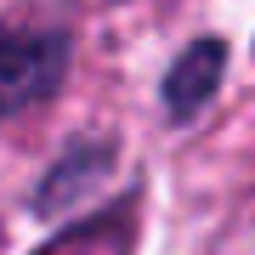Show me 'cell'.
Wrapping results in <instances>:
<instances>
[{
    "instance_id": "4",
    "label": "cell",
    "mask_w": 255,
    "mask_h": 255,
    "mask_svg": "<svg viewBox=\"0 0 255 255\" xmlns=\"http://www.w3.org/2000/svg\"><path fill=\"white\" fill-rule=\"evenodd\" d=\"M40 255H130V227H125V210H108L91 227H68L57 233Z\"/></svg>"
},
{
    "instance_id": "3",
    "label": "cell",
    "mask_w": 255,
    "mask_h": 255,
    "mask_svg": "<svg viewBox=\"0 0 255 255\" xmlns=\"http://www.w3.org/2000/svg\"><path fill=\"white\" fill-rule=\"evenodd\" d=\"M108 159H114V147H91V153H85V142H80V147H74V153L46 176L51 187H40V210H46V216H63V210L91 187V176L108 170Z\"/></svg>"
},
{
    "instance_id": "2",
    "label": "cell",
    "mask_w": 255,
    "mask_h": 255,
    "mask_svg": "<svg viewBox=\"0 0 255 255\" xmlns=\"http://www.w3.org/2000/svg\"><path fill=\"white\" fill-rule=\"evenodd\" d=\"M221 68H227V46H221V40H193V46L176 57V68L164 74V108L176 119H193L210 97H216Z\"/></svg>"
},
{
    "instance_id": "1",
    "label": "cell",
    "mask_w": 255,
    "mask_h": 255,
    "mask_svg": "<svg viewBox=\"0 0 255 255\" xmlns=\"http://www.w3.org/2000/svg\"><path fill=\"white\" fill-rule=\"evenodd\" d=\"M63 68H68V40L63 34L0 23V119L40 102L63 80Z\"/></svg>"
}]
</instances>
